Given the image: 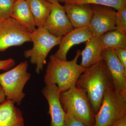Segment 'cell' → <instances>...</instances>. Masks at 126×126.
I'll return each instance as SVG.
<instances>
[{
    "label": "cell",
    "mask_w": 126,
    "mask_h": 126,
    "mask_svg": "<svg viewBox=\"0 0 126 126\" xmlns=\"http://www.w3.org/2000/svg\"><path fill=\"white\" fill-rule=\"evenodd\" d=\"M76 86L86 92L94 115L99 110L104 94L114 87L112 79L103 60L86 68L79 77Z\"/></svg>",
    "instance_id": "6da1fadb"
},
{
    "label": "cell",
    "mask_w": 126,
    "mask_h": 126,
    "mask_svg": "<svg viewBox=\"0 0 126 126\" xmlns=\"http://www.w3.org/2000/svg\"><path fill=\"white\" fill-rule=\"evenodd\" d=\"M81 52L78 50L74 58L69 61L50 55L44 78L46 85L56 84L60 93L75 87L79 77L86 69L78 63Z\"/></svg>",
    "instance_id": "7a4b0ae2"
},
{
    "label": "cell",
    "mask_w": 126,
    "mask_h": 126,
    "mask_svg": "<svg viewBox=\"0 0 126 126\" xmlns=\"http://www.w3.org/2000/svg\"><path fill=\"white\" fill-rule=\"evenodd\" d=\"M60 100L65 113H68L87 126H94V115L86 92L80 88H71L60 94Z\"/></svg>",
    "instance_id": "3957f363"
},
{
    "label": "cell",
    "mask_w": 126,
    "mask_h": 126,
    "mask_svg": "<svg viewBox=\"0 0 126 126\" xmlns=\"http://www.w3.org/2000/svg\"><path fill=\"white\" fill-rule=\"evenodd\" d=\"M31 38L33 47L25 50L24 56L26 58H29L31 63L36 65L35 72L39 74L46 64L49 53L54 47L59 45L62 38L54 36L44 27H40L32 32Z\"/></svg>",
    "instance_id": "277c9868"
},
{
    "label": "cell",
    "mask_w": 126,
    "mask_h": 126,
    "mask_svg": "<svg viewBox=\"0 0 126 126\" xmlns=\"http://www.w3.org/2000/svg\"><path fill=\"white\" fill-rule=\"evenodd\" d=\"M28 67L27 61H23L11 70L0 74V85L4 90L6 99L18 106L21 105L25 96L23 89L31 77L27 71Z\"/></svg>",
    "instance_id": "5b68a950"
},
{
    "label": "cell",
    "mask_w": 126,
    "mask_h": 126,
    "mask_svg": "<svg viewBox=\"0 0 126 126\" xmlns=\"http://www.w3.org/2000/svg\"><path fill=\"white\" fill-rule=\"evenodd\" d=\"M126 116V98L115 91L114 87L108 89L104 96L101 107L94 115V126H110Z\"/></svg>",
    "instance_id": "8992f818"
},
{
    "label": "cell",
    "mask_w": 126,
    "mask_h": 126,
    "mask_svg": "<svg viewBox=\"0 0 126 126\" xmlns=\"http://www.w3.org/2000/svg\"><path fill=\"white\" fill-rule=\"evenodd\" d=\"M32 32L10 18L0 23V52L31 42Z\"/></svg>",
    "instance_id": "52a82bcc"
},
{
    "label": "cell",
    "mask_w": 126,
    "mask_h": 126,
    "mask_svg": "<svg viewBox=\"0 0 126 126\" xmlns=\"http://www.w3.org/2000/svg\"><path fill=\"white\" fill-rule=\"evenodd\" d=\"M92 16L88 26L93 36H100L104 33L116 30V11L112 7L99 5H90Z\"/></svg>",
    "instance_id": "ba28073f"
},
{
    "label": "cell",
    "mask_w": 126,
    "mask_h": 126,
    "mask_svg": "<svg viewBox=\"0 0 126 126\" xmlns=\"http://www.w3.org/2000/svg\"><path fill=\"white\" fill-rule=\"evenodd\" d=\"M44 27L54 36L62 38L74 28L59 2L52 4L51 10Z\"/></svg>",
    "instance_id": "9c48e42d"
},
{
    "label": "cell",
    "mask_w": 126,
    "mask_h": 126,
    "mask_svg": "<svg viewBox=\"0 0 126 126\" xmlns=\"http://www.w3.org/2000/svg\"><path fill=\"white\" fill-rule=\"evenodd\" d=\"M102 56L112 79L115 91L126 98V69L113 49L104 50Z\"/></svg>",
    "instance_id": "30bf717a"
},
{
    "label": "cell",
    "mask_w": 126,
    "mask_h": 126,
    "mask_svg": "<svg viewBox=\"0 0 126 126\" xmlns=\"http://www.w3.org/2000/svg\"><path fill=\"white\" fill-rule=\"evenodd\" d=\"M42 94L48 102V114L51 118L50 126H64L65 112L60 100V92L56 84L46 85Z\"/></svg>",
    "instance_id": "8fae6325"
},
{
    "label": "cell",
    "mask_w": 126,
    "mask_h": 126,
    "mask_svg": "<svg viewBox=\"0 0 126 126\" xmlns=\"http://www.w3.org/2000/svg\"><path fill=\"white\" fill-rule=\"evenodd\" d=\"M93 36L88 26L74 28L62 37L58 50L54 55L57 58L67 60L68 52L73 46L86 42Z\"/></svg>",
    "instance_id": "7c38bea8"
},
{
    "label": "cell",
    "mask_w": 126,
    "mask_h": 126,
    "mask_svg": "<svg viewBox=\"0 0 126 126\" xmlns=\"http://www.w3.org/2000/svg\"><path fill=\"white\" fill-rule=\"evenodd\" d=\"M63 6L74 29L88 26L89 25L93 14L90 5L65 3Z\"/></svg>",
    "instance_id": "4fadbf2b"
},
{
    "label": "cell",
    "mask_w": 126,
    "mask_h": 126,
    "mask_svg": "<svg viewBox=\"0 0 126 126\" xmlns=\"http://www.w3.org/2000/svg\"><path fill=\"white\" fill-rule=\"evenodd\" d=\"M85 42V48L81 52L82 58L80 65L87 68L103 60L104 49L100 36H92Z\"/></svg>",
    "instance_id": "5bb4252c"
},
{
    "label": "cell",
    "mask_w": 126,
    "mask_h": 126,
    "mask_svg": "<svg viewBox=\"0 0 126 126\" xmlns=\"http://www.w3.org/2000/svg\"><path fill=\"white\" fill-rule=\"evenodd\" d=\"M0 126H24L22 112L12 101L6 99L0 104Z\"/></svg>",
    "instance_id": "9a60e30c"
},
{
    "label": "cell",
    "mask_w": 126,
    "mask_h": 126,
    "mask_svg": "<svg viewBox=\"0 0 126 126\" xmlns=\"http://www.w3.org/2000/svg\"><path fill=\"white\" fill-rule=\"evenodd\" d=\"M11 18L31 32L36 29L33 17L26 0H16Z\"/></svg>",
    "instance_id": "2e32d148"
},
{
    "label": "cell",
    "mask_w": 126,
    "mask_h": 126,
    "mask_svg": "<svg viewBox=\"0 0 126 126\" xmlns=\"http://www.w3.org/2000/svg\"><path fill=\"white\" fill-rule=\"evenodd\" d=\"M37 27H44L51 10L52 4L47 0H26Z\"/></svg>",
    "instance_id": "e0dca14e"
},
{
    "label": "cell",
    "mask_w": 126,
    "mask_h": 126,
    "mask_svg": "<svg viewBox=\"0 0 126 126\" xmlns=\"http://www.w3.org/2000/svg\"><path fill=\"white\" fill-rule=\"evenodd\" d=\"M101 36L104 49L126 48V34L117 30L110 31Z\"/></svg>",
    "instance_id": "ac0fdd59"
},
{
    "label": "cell",
    "mask_w": 126,
    "mask_h": 126,
    "mask_svg": "<svg viewBox=\"0 0 126 126\" xmlns=\"http://www.w3.org/2000/svg\"><path fill=\"white\" fill-rule=\"evenodd\" d=\"M59 2L64 4L71 3L104 6L112 7L116 10L126 5V0H59Z\"/></svg>",
    "instance_id": "d6986e66"
},
{
    "label": "cell",
    "mask_w": 126,
    "mask_h": 126,
    "mask_svg": "<svg viewBox=\"0 0 126 126\" xmlns=\"http://www.w3.org/2000/svg\"><path fill=\"white\" fill-rule=\"evenodd\" d=\"M116 10L115 19L116 30L126 34V5Z\"/></svg>",
    "instance_id": "ffe728a7"
},
{
    "label": "cell",
    "mask_w": 126,
    "mask_h": 126,
    "mask_svg": "<svg viewBox=\"0 0 126 126\" xmlns=\"http://www.w3.org/2000/svg\"><path fill=\"white\" fill-rule=\"evenodd\" d=\"M16 0H0V21L11 18Z\"/></svg>",
    "instance_id": "44dd1931"
},
{
    "label": "cell",
    "mask_w": 126,
    "mask_h": 126,
    "mask_svg": "<svg viewBox=\"0 0 126 126\" xmlns=\"http://www.w3.org/2000/svg\"><path fill=\"white\" fill-rule=\"evenodd\" d=\"M64 126H87L80 122L72 115L65 113Z\"/></svg>",
    "instance_id": "7402d4cb"
},
{
    "label": "cell",
    "mask_w": 126,
    "mask_h": 126,
    "mask_svg": "<svg viewBox=\"0 0 126 126\" xmlns=\"http://www.w3.org/2000/svg\"><path fill=\"white\" fill-rule=\"evenodd\" d=\"M113 49L119 61L126 69V48H119Z\"/></svg>",
    "instance_id": "603a6c76"
},
{
    "label": "cell",
    "mask_w": 126,
    "mask_h": 126,
    "mask_svg": "<svg viewBox=\"0 0 126 126\" xmlns=\"http://www.w3.org/2000/svg\"><path fill=\"white\" fill-rule=\"evenodd\" d=\"M15 61L12 59L0 60V70H7L14 67Z\"/></svg>",
    "instance_id": "cb8c5ba5"
},
{
    "label": "cell",
    "mask_w": 126,
    "mask_h": 126,
    "mask_svg": "<svg viewBox=\"0 0 126 126\" xmlns=\"http://www.w3.org/2000/svg\"><path fill=\"white\" fill-rule=\"evenodd\" d=\"M110 126H126V116L113 123Z\"/></svg>",
    "instance_id": "d4e9b609"
},
{
    "label": "cell",
    "mask_w": 126,
    "mask_h": 126,
    "mask_svg": "<svg viewBox=\"0 0 126 126\" xmlns=\"http://www.w3.org/2000/svg\"><path fill=\"white\" fill-rule=\"evenodd\" d=\"M5 96L4 90L1 86L0 85V104L6 100Z\"/></svg>",
    "instance_id": "484cf974"
},
{
    "label": "cell",
    "mask_w": 126,
    "mask_h": 126,
    "mask_svg": "<svg viewBox=\"0 0 126 126\" xmlns=\"http://www.w3.org/2000/svg\"><path fill=\"white\" fill-rule=\"evenodd\" d=\"M48 1L51 3V4L59 2V0H47Z\"/></svg>",
    "instance_id": "4316f807"
},
{
    "label": "cell",
    "mask_w": 126,
    "mask_h": 126,
    "mask_svg": "<svg viewBox=\"0 0 126 126\" xmlns=\"http://www.w3.org/2000/svg\"><path fill=\"white\" fill-rule=\"evenodd\" d=\"M2 21H0V23H1V22H2Z\"/></svg>",
    "instance_id": "83f0119b"
}]
</instances>
